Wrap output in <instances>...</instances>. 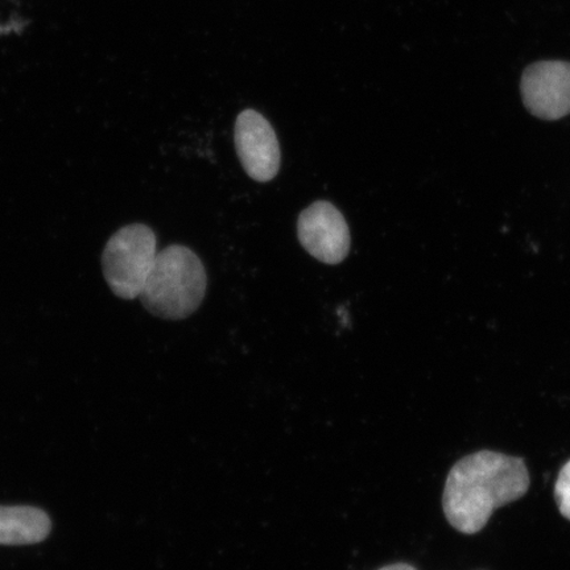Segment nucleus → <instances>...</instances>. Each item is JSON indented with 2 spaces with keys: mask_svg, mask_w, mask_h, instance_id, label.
<instances>
[{
  "mask_svg": "<svg viewBox=\"0 0 570 570\" xmlns=\"http://www.w3.org/2000/svg\"><path fill=\"white\" fill-rule=\"evenodd\" d=\"M520 91L525 109L543 120L570 114V62L540 61L524 70Z\"/></svg>",
  "mask_w": 570,
  "mask_h": 570,
  "instance_id": "6",
  "label": "nucleus"
},
{
  "mask_svg": "<svg viewBox=\"0 0 570 570\" xmlns=\"http://www.w3.org/2000/svg\"><path fill=\"white\" fill-rule=\"evenodd\" d=\"M234 141L242 167L253 180L268 183L279 174V140L261 112L247 109L239 114L235 120Z\"/></svg>",
  "mask_w": 570,
  "mask_h": 570,
  "instance_id": "4",
  "label": "nucleus"
},
{
  "mask_svg": "<svg viewBox=\"0 0 570 570\" xmlns=\"http://www.w3.org/2000/svg\"><path fill=\"white\" fill-rule=\"evenodd\" d=\"M158 253V238L145 224L114 233L102 254L104 277L112 294L124 301L138 298Z\"/></svg>",
  "mask_w": 570,
  "mask_h": 570,
  "instance_id": "3",
  "label": "nucleus"
},
{
  "mask_svg": "<svg viewBox=\"0 0 570 570\" xmlns=\"http://www.w3.org/2000/svg\"><path fill=\"white\" fill-rule=\"evenodd\" d=\"M554 498L561 515L570 520V461L561 469L554 487Z\"/></svg>",
  "mask_w": 570,
  "mask_h": 570,
  "instance_id": "8",
  "label": "nucleus"
},
{
  "mask_svg": "<svg viewBox=\"0 0 570 570\" xmlns=\"http://www.w3.org/2000/svg\"><path fill=\"white\" fill-rule=\"evenodd\" d=\"M380 570H416V569L409 564H394V566L384 567Z\"/></svg>",
  "mask_w": 570,
  "mask_h": 570,
  "instance_id": "9",
  "label": "nucleus"
},
{
  "mask_svg": "<svg viewBox=\"0 0 570 570\" xmlns=\"http://www.w3.org/2000/svg\"><path fill=\"white\" fill-rule=\"evenodd\" d=\"M297 237L313 258L338 265L351 252V230L342 213L331 203L316 202L297 219Z\"/></svg>",
  "mask_w": 570,
  "mask_h": 570,
  "instance_id": "5",
  "label": "nucleus"
},
{
  "mask_svg": "<svg viewBox=\"0 0 570 570\" xmlns=\"http://www.w3.org/2000/svg\"><path fill=\"white\" fill-rule=\"evenodd\" d=\"M52 530L46 511L32 505H0V546H33Z\"/></svg>",
  "mask_w": 570,
  "mask_h": 570,
  "instance_id": "7",
  "label": "nucleus"
},
{
  "mask_svg": "<svg viewBox=\"0 0 570 570\" xmlns=\"http://www.w3.org/2000/svg\"><path fill=\"white\" fill-rule=\"evenodd\" d=\"M529 488L530 474L522 459L491 451L470 454L448 474L445 517L453 529L474 534L497 509L518 501Z\"/></svg>",
  "mask_w": 570,
  "mask_h": 570,
  "instance_id": "1",
  "label": "nucleus"
},
{
  "mask_svg": "<svg viewBox=\"0 0 570 570\" xmlns=\"http://www.w3.org/2000/svg\"><path fill=\"white\" fill-rule=\"evenodd\" d=\"M206 287L208 276L202 259L190 248L173 245L156 256L139 298L156 317L184 320L199 308Z\"/></svg>",
  "mask_w": 570,
  "mask_h": 570,
  "instance_id": "2",
  "label": "nucleus"
}]
</instances>
